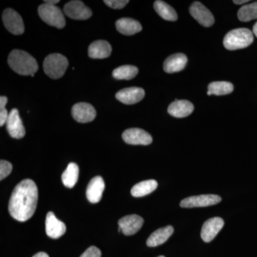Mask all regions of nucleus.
<instances>
[{"label":"nucleus","mask_w":257,"mask_h":257,"mask_svg":"<svg viewBox=\"0 0 257 257\" xmlns=\"http://www.w3.org/2000/svg\"><path fill=\"white\" fill-rule=\"evenodd\" d=\"M38 202V189L32 179H24L15 187L9 202L10 215L19 221H26L35 214Z\"/></svg>","instance_id":"f257e3e1"},{"label":"nucleus","mask_w":257,"mask_h":257,"mask_svg":"<svg viewBox=\"0 0 257 257\" xmlns=\"http://www.w3.org/2000/svg\"><path fill=\"white\" fill-rule=\"evenodd\" d=\"M8 64L14 72L21 75L34 77L38 70V64L32 56L25 51H12L8 57Z\"/></svg>","instance_id":"f03ea898"},{"label":"nucleus","mask_w":257,"mask_h":257,"mask_svg":"<svg viewBox=\"0 0 257 257\" xmlns=\"http://www.w3.org/2000/svg\"><path fill=\"white\" fill-rule=\"evenodd\" d=\"M253 41V32L246 28L231 30L224 37V46L228 50H237L246 48Z\"/></svg>","instance_id":"7ed1b4c3"},{"label":"nucleus","mask_w":257,"mask_h":257,"mask_svg":"<svg viewBox=\"0 0 257 257\" xmlns=\"http://www.w3.org/2000/svg\"><path fill=\"white\" fill-rule=\"evenodd\" d=\"M68 60L61 54H51L44 61L43 68L45 74L52 79H60L68 67Z\"/></svg>","instance_id":"20e7f679"},{"label":"nucleus","mask_w":257,"mask_h":257,"mask_svg":"<svg viewBox=\"0 0 257 257\" xmlns=\"http://www.w3.org/2000/svg\"><path fill=\"white\" fill-rule=\"evenodd\" d=\"M40 18L50 26L62 29L65 26L66 21L62 10L55 6L44 3L38 8Z\"/></svg>","instance_id":"39448f33"},{"label":"nucleus","mask_w":257,"mask_h":257,"mask_svg":"<svg viewBox=\"0 0 257 257\" xmlns=\"http://www.w3.org/2000/svg\"><path fill=\"white\" fill-rule=\"evenodd\" d=\"M3 20L5 28L13 35H22L25 32L23 18L14 10L11 8L5 10L3 12Z\"/></svg>","instance_id":"423d86ee"},{"label":"nucleus","mask_w":257,"mask_h":257,"mask_svg":"<svg viewBox=\"0 0 257 257\" xmlns=\"http://www.w3.org/2000/svg\"><path fill=\"white\" fill-rule=\"evenodd\" d=\"M221 198L216 194H203V195L193 196L184 199L180 202L182 208H194L209 207L215 205L220 202Z\"/></svg>","instance_id":"0eeeda50"},{"label":"nucleus","mask_w":257,"mask_h":257,"mask_svg":"<svg viewBox=\"0 0 257 257\" xmlns=\"http://www.w3.org/2000/svg\"><path fill=\"white\" fill-rule=\"evenodd\" d=\"M64 13L69 18L77 20H88L92 15V10L79 0L69 2L64 5Z\"/></svg>","instance_id":"6e6552de"},{"label":"nucleus","mask_w":257,"mask_h":257,"mask_svg":"<svg viewBox=\"0 0 257 257\" xmlns=\"http://www.w3.org/2000/svg\"><path fill=\"white\" fill-rule=\"evenodd\" d=\"M122 139L126 144L133 145H149L153 140L150 134L139 128L125 130L122 134Z\"/></svg>","instance_id":"1a4fd4ad"},{"label":"nucleus","mask_w":257,"mask_h":257,"mask_svg":"<svg viewBox=\"0 0 257 257\" xmlns=\"http://www.w3.org/2000/svg\"><path fill=\"white\" fill-rule=\"evenodd\" d=\"M189 12L193 18L206 28L212 26L214 18L210 11L199 2H194L189 8Z\"/></svg>","instance_id":"9d476101"},{"label":"nucleus","mask_w":257,"mask_h":257,"mask_svg":"<svg viewBox=\"0 0 257 257\" xmlns=\"http://www.w3.org/2000/svg\"><path fill=\"white\" fill-rule=\"evenodd\" d=\"M72 115L74 119L78 122L88 123L95 119L96 113L92 104L79 102L74 104L72 107Z\"/></svg>","instance_id":"9b49d317"},{"label":"nucleus","mask_w":257,"mask_h":257,"mask_svg":"<svg viewBox=\"0 0 257 257\" xmlns=\"http://www.w3.org/2000/svg\"><path fill=\"white\" fill-rule=\"evenodd\" d=\"M143 218L138 214L125 216L118 221L121 232L126 236H130L138 233L143 227Z\"/></svg>","instance_id":"f8f14e48"},{"label":"nucleus","mask_w":257,"mask_h":257,"mask_svg":"<svg viewBox=\"0 0 257 257\" xmlns=\"http://www.w3.org/2000/svg\"><path fill=\"white\" fill-rule=\"evenodd\" d=\"M224 225V221L220 217H214L208 219L203 224L201 237L205 242H210L215 238Z\"/></svg>","instance_id":"ddd939ff"},{"label":"nucleus","mask_w":257,"mask_h":257,"mask_svg":"<svg viewBox=\"0 0 257 257\" xmlns=\"http://www.w3.org/2000/svg\"><path fill=\"white\" fill-rule=\"evenodd\" d=\"M45 229L47 236L52 239H58L65 234L67 227L64 222L56 217L53 212L50 211L47 214Z\"/></svg>","instance_id":"4468645a"},{"label":"nucleus","mask_w":257,"mask_h":257,"mask_svg":"<svg viewBox=\"0 0 257 257\" xmlns=\"http://www.w3.org/2000/svg\"><path fill=\"white\" fill-rule=\"evenodd\" d=\"M7 130L10 136L15 139H21L25 135V128L17 109H12L7 121Z\"/></svg>","instance_id":"2eb2a0df"},{"label":"nucleus","mask_w":257,"mask_h":257,"mask_svg":"<svg viewBox=\"0 0 257 257\" xmlns=\"http://www.w3.org/2000/svg\"><path fill=\"white\" fill-rule=\"evenodd\" d=\"M145 95L143 88L130 87L119 91L116 94V98L123 104H134L143 100Z\"/></svg>","instance_id":"dca6fc26"},{"label":"nucleus","mask_w":257,"mask_h":257,"mask_svg":"<svg viewBox=\"0 0 257 257\" xmlns=\"http://www.w3.org/2000/svg\"><path fill=\"white\" fill-rule=\"evenodd\" d=\"M105 189L104 179L100 176H96L91 179L87 188V198L92 204L100 202L103 192Z\"/></svg>","instance_id":"f3484780"},{"label":"nucleus","mask_w":257,"mask_h":257,"mask_svg":"<svg viewBox=\"0 0 257 257\" xmlns=\"http://www.w3.org/2000/svg\"><path fill=\"white\" fill-rule=\"evenodd\" d=\"M187 63V56L182 53L170 56L164 63V70L167 73H175L185 68Z\"/></svg>","instance_id":"a211bd4d"},{"label":"nucleus","mask_w":257,"mask_h":257,"mask_svg":"<svg viewBox=\"0 0 257 257\" xmlns=\"http://www.w3.org/2000/svg\"><path fill=\"white\" fill-rule=\"evenodd\" d=\"M194 111L192 103L187 100H177L169 106L168 113L172 116L177 118H184L188 116Z\"/></svg>","instance_id":"6ab92c4d"},{"label":"nucleus","mask_w":257,"mask_h":257,"mask_svg":"<svg viewBox=\"0 0 257 257\" xmlns=\"http://www.w3.org/2000/svg\"><path fill=\"white\" fill-rule=\"evenodd\" d=\"M111 50L109 42L104 40H97L91 44L88 49V54L92 59H105L110 56Z\"/></svg>","instance_id":"aec40b11"},{"label":"nucleus","mask_w":257,"mask_h":257,"mask_svg":"<svg viewBox=\"0 0 257 257\" xmlns=\"http://www.w3.org/2000/svg\"><path fill=\"white\" fill-rule=\"evenodd\" d=\"M173 233L174 228L172 226L160 228L150 235L147 241V246H150V247L160 246L162 243H165Z\"/></svg>","instance_id":"412c9836"},{"label":"nucleus","mask_w":257,"mask_h":257,"mask_svg":"<svg viewBox=\"0 0 257 257\" xmlns=\"http://www.w3.org/2000/svg\"><path fill=\"white\" fill-rule=\"evenodd\" d=\"M117 31L124 35H133L143 30L141 24L131 18H121L116 22Z\"/></svg>","instance_id":"4be33fe9"},{"label":"nucleus","mask_w":257,"mask_h":257,"mask_svg":"<svg viewBox=\"0 0 257 257\" xmlns=\"http://www.w3.org/2000/svg\"><path fill=\"white\" fill-rule=\"evenodd\" d=\"M157 187L158 183L154 179L143 181L134 186L131 190V194L134 197H145L156 190Z\"/></svg>","instance_id":"5701e85b"},{"label":"nucleus","mask_w":257,"mask_h":257,"mask_svg":"<svg viewBox=\"0 0 257 257\" xmlns=\"http://www.w3.org/2000/svg\"><path fill=\"white\" fill-rule=\"evenodd\" d=\"M79 178V167L77 164L69 163L62 175V183L66 187L73 188Z\"/></svg>","instance_id":"b1692460"},{"label":"nucleus","mask_w":257,"mask_h":257,"mask_svg":"<svg viewBox=\"0 0 257 257\" xmlns=\"http://www.w3.org/2000/svg\"><path fill=\"white\" fill-rule=\"evenodd\" d=\"M154 8H155L157 14L164 20H167V21H177L178 17H177L175 10L165 2L157 0L154 4Z\"/></svg>","instance_id":"393cba45"},{"label":"nucleus","mask_w":257,"mask_h":257,"mask_svg":"<svg viewBox=\"0 0 257 257\" xmlns=\"http://www.w3.org/2000/svg\"><path fill=\"white\" fill-rule=\"evenodd\" d=\"M234 90V86L231 83L228 82H214L208 86L207 94L209 96H220L229 94Z\"/></svg>","instance_id":"a878e982"},{"label":"nucleus","mask_w":257,"mask_h":257,"mask_svg":"<svg viewBox=\"0 0 257 257\" xmlns=\"http://www.w3.org/2000/svg\"><path fill=\"white\" fill-rule=\"evenodd\" d=\"M138 67L133 65L120 66L115 69L112 72L113 77L116 79H125L130 80L135 78L138 74Z\"/></svg>","instance_id":"bb28decb"},{"label":"nucleus","mask_w":257,"mask_h":257,"mask_svg":"<svg viewBox=\"0 0 257 257\" xmlns=\"http://www.w3.org/2000/svg\"><path fill=\"white\" fill-rule=\"evenodd\" d=\"M238 18L241 22H249L257 19V2L246 5L240 8L237 14Z\"/></svg>","instance_id":"cd10ccee"},{"label":"nucleus","mask_w":257,"mask_h":257,"mask_svg":"<svg viewBox=\"0 0 257 257\" xmlns=\"http://www.w3.org/2000/svg\"><path fill=\"white\" fill-rule=\"evenodd\" d=\"M13 170V165L8 161L2 160L0 161V179L3 180L6 178Z\"/></svg>","instance_id":"c85d7f7f"},{"label":"nucleus","mask_w":257,"mask_h":257,"mask_svg":"<svg viewBox=\"0 0 257 257\" xmlns=\"http://www.w3.org/2000/svg\"><path fill=\"white\" fill-rule=\"evenodd\" d=\"M108 7L114 10L122 9L128 4V0H105L104 1Z\"/></svg>","instance_id":"c756f323"},{"label":"nucleus","mask_w":257,"mask_h":257,"mask_svg":"<svg viewBox=\"0 0 257 257\" xmlns=\"http://www.w3.org/2000/svg\"><path fill=\"white\" fill-rule=\"evenodd\" d=\"M101 253L100 250L96 246H92L88 248L80 257H101Z\"/></svg>","instance_id":"7c9ffc66"},{"label":"nucleus","mask_w":257,"mask_h":257,"mask_svg":"<svg viewBox=\"0 0 257 257\" xmlns=\"http://www.w3.org/2000/svg\"><path fill=\"white\" fill-rule=\"evenodd\" d=\"M9 114L6 109H0V126H3V125L7 124Z\"/></svg>","instance_id":"2f4dec72"},{"label":"nucleus","mask_w":257,"mask_h":257,"mask_svg":"<svg viewBox=\"0 0 257 257\" xmlns=\"http://www.w3.org/2000/svg\"><path fill=\"white\" fill-rule=\"evenodd\" d=\"M8 99L7 96H1L0 97V109H5L7 103H8Z\"/></svg>","instance_id":"473e14b6"},{"label":"nucleus","mask_w":257,"mask_h":257,"mask_svg":"<svg viewBox=\"0 0 257 257\" xmlns=\"http://www.w3.org/2000/svg\"><path fill=\"white\" fill-rule=\"evenodd\" d=\"M44 3L50 5H55L57 3H60V1L59 0H45Z\"/></svg>","instance_id":"72a5a7b5"},{"label":"nucleus","mask_w":257,"mask_h":257,"mask_svg":"<svg viewBox=\"0 0 257 257\" xmlns=\"http://www.w3.org/2000/svg\"><path fill=\"white\" fill-rule=\"evenodd\" d=\"M32 257H50L49 255L47 254V253L45 252H39L36 253V254L34 255Z\"/></svg>","instance_id":"f704fd0d"},{"label":"nucleus","mask_w":257,"mask_h":257,"mask_svg":"<svg viewBox=\"0 0 257 257\" xmlns=\"http://www.w3.org/2000/svg\"><path fill=\"white\" fill-rule=\"evenodd\" d=\"M233 3L236 5H242L243 3H248V0H242V1H238V0L236 1V0H234V1H233Z\"/></svg>","instance_id":"c9c22d12"},{"label":"nucleus","mask_w":257,"mask_h":257,"mask_svg":"<svg viewBox=\"0 0 257 257\" xmlns=\"http://www.w3.org/2000/svg\"><path fill=\"white\" fill-rule=\"evenodd\" d=\"M253 33L254 34L255 36L257 37V22L255 24L254 26H253Z\"/></svg>","instance_id":"e433bc0d"},{"label":"nucleus","mask_w":257,"mask_h":257,"mask_svg":"<svg viewBox=\"0 0 257 257\" xmlns=\"http://www.w3.org/2000/svg\"><path fill=\"white\" fill-rule=\"evenodd\" d=\"M158 257H165V256H158Z\"/></svg>","instance_id":"4c0bfd02"}]
</instances>
